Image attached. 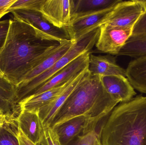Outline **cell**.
<instances>
[{
  "mask_svg": "<svg viewBox=\"0 0 146 145\" xmlns=\"http://www.w3.org/2000/svg\"><path fill=\"white\" fill-rule=\"evenodd\" d=\"M60 44L25 22L10 19L7 38L0 51V69L16 87Z\"/></svg>",
  "mask_w": 146,
  "mask_h": 145,
  "instance_id": "6da1fadb",
  "label": "cell"
},
{
  "mask_svg": "<svg viewBox=\"0 0 146 145\" xmlns=\"http://www.w3.org/2000/svg\"><path fill=\"white\" fill-rule=\"evenodd\" d=\"M118 103L106 91L100 76L90 74L70 94L54 117L49 127L84 115L90 118L92 129L96 130L99 122L109 115Z\"/></svg>",
  "mask_w": 146,
  "mask_h": 145,
  "instance_id": "7a4b0ae2",
  "label": "cell"
},
{
  "mask_svg": "<svg viewBox=\"0 0 146 145\" xmlns=\"http://www.w3.org/2000/svg\"><path fill=\"white\" fill-rule=\"evenodd\" d=\"M98 132L102 145H146V96L120 103Z\"/></svg>",
  "mask_w": 146,
  "mask_h": 145,
  "instance_id": "3957f363",
  "label": "cell"
},
{
  "mask_svg": "<svg viewBox=\"0 0 146 145\" xmlns=\"http://www.w3.org/2000/svg\"><path fill=\"white\" fill-rule=\"evenodd\" d=\"M100 28L93 31L75 43L69 51L57 60L48 70L29 81L16 87L18 104L27 98L33 92L44 84L66 66L80 55L90 52L95 46Z\"/></svg>",
  "mask_w": 146,
  "mask_h": 145,
  "instance_id": "277c9868",
  "label": "cell"
},
{
  "mask_svg": "<svg viewBox=\"0 0 146 145\" xmlns=\"http://www.w3.org/2000/svg\"><path fill=\"white\" fill-rule=\"evenodd\" d=\"M13 19L25 22L49 39L64 44L71 41L66 28H58L47 20L39 11L19 9L12 11Z\"/></svg>",
  "mask_w": 146,
  "mask_h": 145,
  "instance_id": "5b68a950",
  "label": "cell"
},
{
  "mask_svg": "<svg viewBox=\"0 0 146 145\" xmlns=\"http://www.w3.org/2000/svg\"><path fill=\"white\" fill-rule=\"evenodd\" d=\"M146 10L145 0H121L115 5L102 25L134 28Z\"/></svg>",
  "mask_w": 146,
  "mask_h": 145,
  "instance_id": "8992f818",
  "label": "cell"
},
{
  "mask_svg": "<svg viewBox=\"0 0 146 145\" xmlns=\"http://www.w3.org/2000/svg\"><path fill=\"white\" fill-rule=\"evenodd\" d=\"M100 34L95 46L100 52L112 55L120 52L133 35V27H121L108 24L100 27Z\"/></svg>",
  "mask_w": 146,
  "mask_h": 145,
  "instance_id": "52a82bcc",
  "label": "cell"
},
{
  "mask_svg": "<svg viewBox=\"0 0 146 145\" xmlns=\"http://www.w3.org/2000/svg\"><path fill=\"white\" fill-rule=\"evenodd\" d=\"M114 7L73 17L69 26L66 28L71 41L76 42L88 33L100 28Z\"/></svg>",
  "mask_w": 146,
  "mask_h": 145,
  "instance_id": "ba28073f",
  "label": "cell"
},
{
  "mask_svg": "<svg viewBox=\"0 0 146 145\" xmlns=\"http://www.w3.org/2000/svg\"><path fill=\"white\" fill-rule=\"evenodd\" d=\"M74 8L75 0H44L40 12L50 24L62 29L69 26Z\"/></svg>",
  "mask_w": 146,
  "mask_h": 145,
  "instance_id": "9c48e42d",
  "label": "cell"
},
{
  "mask_svg": "<svg viewBox=\"0 0 146 145\" xmlns=\"http://www.w3.org/2000/svg\"><path fill=\"white\" fill-rule=\"evenodd\" d=\"M90 53V52H87L74 59L44 84L33 92L27 98L61 86L72 80L88 67Z\"/></svg>",
  "mask_w": 146,
  "mask_h": 145,
  "instance_id": "30bf717a",
  "label": "cell"
},
{
  "mask_svg": "<svg viewBox=\"0 0 146 145\" xmlns=\"http://www.w3.org/2000/svg\"><path fill=\"white\" fill-rule=\"evenodd\" d=\"M21 111L17 102L16 87L0 69V113L11 121H17Z\"/></svg>",
  "mask_w": 146,
  "mask_h": 145,
  "instance_id": "8fae6325",
  "label": "cell"
},
{
  "mask_svg": "<svg viewBox=\"0 0 146 145\" xmlns=\"http://www.w3.org/2000/svg\"><path fill=\"white\" fill-rule=\"evenodd\" d=\"M52 129L61 145H67L77 136L94 130L91 128L90 118L84 115L73 117Z\"/></svg>",
  "mask_w": 146,
  "mask_h": 145,
  "instance_id": "7c38bea8",
  "label": "cell"
},
{
  "mask_svg": "<svg viewBox=\"0 0 146 145\" xmlns=\"http://www.w3.org/2000/svg\"><path fill=\"white\" fill-rule=\"evenodd\" d=\"M86 68L79 73L65 91L58 98L40 109L38 115L44 128L49 127L54 117L77 86L90 74Z\"/></svg>",
  "mask_w": 146,
  "mask_h": 145,
  "instance_id": "4fadbf2b",
  "label": "cell"
},
{
  "mask_svg": "<svg viewBox=\"0 0 146 145\" xmlns=\"http://www.w3.org/2000/svg\"><path fill=\"white\" fill-rule=\"evenodd\" d=\"M100 79L106 91L120 103L129 101L136 94L134 89L126 77L111 75L100 77Z\"/></svg>",
  "mask_w": 146,
  "mask_h": 145,
  "instance_id": "5bb4252c",
  "label": "cell"
},
{
  "mask_svg": "<svg viewBox=\"0 0 146 145\" xmlns=\"http://www.w3.org/2000/svg\"><path fill=\"white\" fill-rule=\"evenodd\" d=\"M88 68L92 75L100 77L121 75L126 77V70L118 65L115 57L111 54L95 55L91 53Z\"/></svg>",
  "mask_w": 146,
  "mask_h": 145,
  "instance_id": "9a60e30c",
  "label": "cell"
},
{
  "mask_svg": "<svg viewBox=\"0 0 146 145\" xmlns=\"http://www.w3.org/2000/svg\"><path fill=\"white\" fill-rule=\"evenodd\" d=\"M18 126L26 137L38 145L43 135L44 127L37 112L22 110L17 119Z\"/></svg>",
  "mask_w": 146,
  "mask_h": 145,
  "instance_id": "2e32d148",
  "label": "cell"
},
{
  "mask_svg": "<svg viewBox=\"0 0 146 145\" xmlns=\"http://www.w3.org/2000/svg\"><path fill=\"white\" fill-rule=\"evenodd\" d=\"M76 76L72 80L63 85L29 97L23 100L19 104L21 110H24L38 113V111L42 107L60 96L72 83Z\"/></svg>",
  "mask_w": 146,
  "mask_h": 145,
  "instance_id": "e0dca14e",
  "label": "cell"
},
{
  "mask_svg": "<svg viewBox=\"0 0 146 145\" xmlns=\"http://www.w3.org/2000/svg\"><path fill=\"white\" fill-rule=\"evenodd\" d=\"M126 71V77L134 89L146 94V56L131 60Z\"/></svg>",
  "mask_w": 146,
  "mask_h": 145,
  "instance_id": "ac0fdd59",
  "label": "cell"
},
{
  "mask_svg": "<svg viewBox=\"0 0 146 145\" xmlns=\"http://www.w3.org/2000/svg\"><path fill=\"white\" fill-rule=\"evenodd\" d=\"M117 56H128L134 59L146 56V32L132 35Z\"/></svg>",
  "mask_w": 146,
  "mask_h": 145,
  "instance_id": "d6986e66",
  "label": "cell"
},
{
  "mask_svg": "<svg viewBox=\"0 0 146 145\" xmlns=\"http://www.w3.org/2000/svg\"><path fill=\"white\" fill-rule=\"evenodd\" d=\"M121 1V0H75L74 11L73 17L111 8Z\"/></svg>",
  "mask_w": 146,
  "mask_h": 145,
  "instance_id": "ffe728a7",
  "label": "cell"
},
{
  "mask_svg": "<svg viewBox=\"0 0 146 145\" xmlns=\"http://www.w3.org/2000/svg\"><path fill=\"white\" fill-rule=\"evenodd\" d=\"M19 131L17 121L9 122L0 127V145H20L17 138Z\"/></svg>",
  "mask_w": 146,
  "mask_h": 145,
  "instance_id": "44dd1931",
  "label": "cell"
},
{
  "mask_svg": "<svg viewBox=\"0 0 146 145\" xmlns=\"http://www.w3.org/2000/svg\"><path fill=\"white\" fill-rule=\"evenodd\" d=\"M44 0H16L7 10V14L14 10L27 9L40 12Z\"/></svg>",
  "mask_w": 146,
  "mask_h": 145,
  "instance_id": "7402d4cb",
  "label": "cell"
},
{
  "mask_svg": "<svg viewBox=\"0 0 146 145\" xmlns=\"http://www.w3.org/2000/svg\"><path fill=\"white\" fill-rule=\"evenodd\" d=\"M98 138V132L92 130L76 137L67 145H94Z\"/></svg>",
  "mask_w": 146,
  "mask_h": 145,
  "instance_id": "603a6c76",
  "label": "cell"
},
{
  "mask_svg": "<svg viewBox=\"0 0 146 145\" xmlns=\"http://www.w3.org/2000/svg\"><path fill=\"white\" fill-rule=\"evenodd\" d=\"M38 145H61L56 134L49 127L44 128L43 135Z\"/></svg>",
  "mask_w": 146,
  "mask_h": 145,
  "instance_id": "cb8c5ba5",
  "label": "cell"
},
{
  "mask_svg": "<svg viewBox=\"0 0 146 145\" xmlns=\"http://www.w3.org/2000/svg\"><path fill=\"white\" fill-rule=\"evenodd\" d=\"M10 24V19L0 21V51L5 42Z\"/></svg>",
  "mask_w": 146,
  "mask_h": 145,
  "instance_id": "d4e9b609",
  "label": "cell"
},
{
  "mask_svg": "<svg viewBox=\"0 0 146 145\" xmlns=\"http://www.w3.org/2000/svg\"><path fill=\"white\" fill-rule=\"evenodd\" d=\"M146 6V0H145ZM146 32V10L145 12L136 23L133 30V35L141 34Z\"/></svg>",
  "mask_w": 146,
  "mask_h": 145,
  "instance_id": "484cf974",
  "label": "cell"
},
{
  "mask_svg": "<svg viewBox=\"0 0 146 145\" xmlns=\"http://www.w3.org/2000/svg\"><path fill=\"white\" fill-rule=\"evenodd\" d=\"M16 0H0V19L7 14V11Z\"/></svg>",
  "mask_w": 146,
  "mask_h": 145,
  "instance_id": "4316f807",
  "label": "cell"
},
{
  "mask_svg": "<svg viewBox=\"0 0 146 145\" xmlns=\"http://www.w3.org/2000/svg\"><path fill=\"white\" fill-rule=\"evenodd\" d=\"M17 138L19 140L20 145H37L29 140L19 128V133L17 135Z\"/></svg>",
  "mask_w": 146,
  "mask_h": 145,
  "instance_id": "83f0119b",
  "label": "cell"
},
{
  "mask_svg": "<svg viewBox=\"0 0 146 145\" xmlns=\"http://www.w3.org/2000/svg\"><path fill=\"white\" fill-rule=\"evenodd\" d=\"M11 121H11L6 116L0 113V127L3 126L4 124L7 123Z\"/></svg>",
  "mask_w": 146,
  "mask_h": 145,
  "instance_id": "f1b7e54d",
  "label": "cell"
},
{
  "mask_svg": "<svg viewBox=\"0 0 146 145\" xmlns=\"http://www.w3.org/2000/svg\"><path fill=\"white\" fill-rule=\"evenodd\" d=\"M94 145H102L101 143H100V140L99 139V137L98 139L97 140L96 142H95V144Z\"/></svg>",
  "mask_w": 146,
  "mask_h": 145,
  "instance_id": "f546056e",
  "label": "cell"
}]
</instances>
